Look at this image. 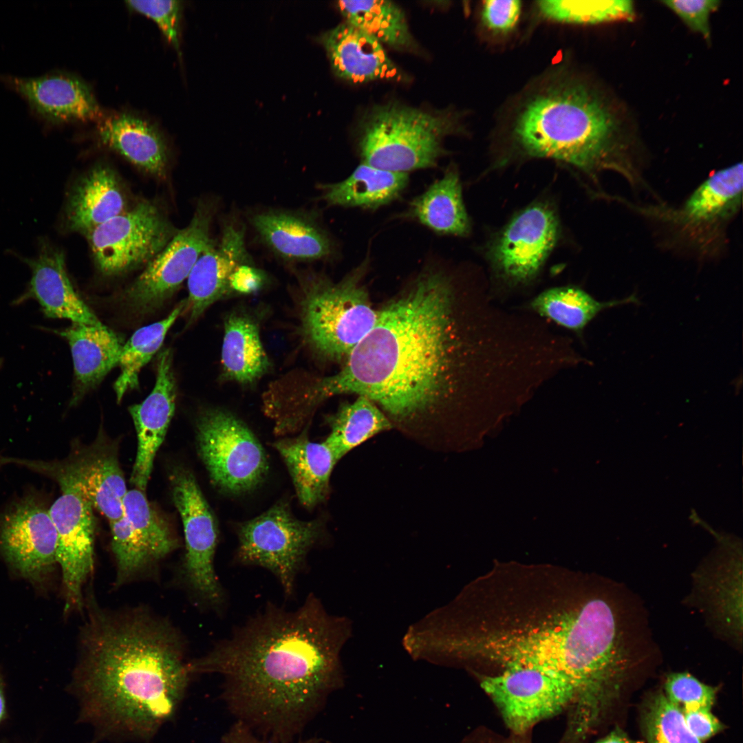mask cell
Wrapping results in <instances>:
<instances>
[{
	"label": "cell",
	"instance_id": "1",
	"mask_svg": "<svg viewBox=\"0 0 743 743\" xmlns=\"http://www.w3.org/2000/svg\"><path fill=\"white\" fill-rule=\"evenodd\" d=\"M531 363L520 319L465 296L446 270L428 268L378 310L341 368L313 389L322 400L365 396L403 420L486 393L524 391Z\"/></svg>",
	"mask_w": 743,
	"mask_h": 743
},
{
	"label": "cell",
	"instance_id": "2",
	"mask_svg": "<svg viewBox=\"0 0 743 743\" xmlns=\"http://www.w3.org/2000/svg\"><path fill=\"white\" fill-rule=\"evenodd\" d=\"M352 634L349 618L310 594L294 610L269 603L189 669L219 675L237 721L286 743L342 684L341 651Z\"/></svg>",
	"mask_w": 743,
	"mask_h": 743
},
{
	"label": "cell",
	"instance_id": "3",
	"mask_svg": "<svg viewBox=\"0 0 743 743\" xmlns=\"http://www.w3.org/2000/svg\"><path fill=\"white\" fill-rule=\"evenodd\" d=\"M436 651L442 662L482 658L564 679L575 690L577 718L590 724L610 711L653 656L643 612L618 584L554 623L484 634L448 632L438 638Z\"/></svg>",
	"mask_w": 743,
	"mask_h": 743
},
{
	"label": "cell",
	"instance_id": "4",
	"mask_svg": "<svg viewBox=\"0 0 743 743\" xmlns=\"http://www.w3.org/2000/svg\"><path fill=\"white\" fill-rule=\"evenodd\" d=\"M72 688L81 717L104 733L148 738L169 720L189 676L181 634L143 609L109 611L86 595Z\"/></svg>",
	"mask_w": 743,
	"mask_h": 743
},
{
	"label": "cell",
	"instance_id": "5",
	"mask_svg": "<svg viewBox=\"0 0 743 743\" xmlns=\"http://www.w3.org/2000/svg\"><path fill=\"white\" fill-rule=\"evenodd\" d=\"M512 138L527 156L563 162L592 175L612 170L633 184L639 181L616 111L578 79L559 78L528 98L514 120Z\"/></svg>",
	"mask_w": 743,
	"mask_h": 743
},
{
	"label": "cell",
	"instance_id": "6",
	"mask_svg": "<svg viewBox=\"0 0 743 743\" xmlns=\"http://www.w3.org/2000/svg\"><path fill=\"white\" fill-rule=\"evenodd\" d=\"M367 260L339 281L314 275L301 287L299 334L320 360L344 362L378 320V310L362 281Z\"/></svg>",
	"mask_w": 743,
	"mask_h": 743
},
{
	"label": "cell",
	"instance_id": "7",
	"mask_svg": "<svg viewBox=\"0 0 743 743\" xmlns=\"http://www.w3.org/2000/svg\"><path fill=\"white\" fill-rule=\"evenodd\" d=\"M460 127L452 112L431 113L396 102L374 106L359 126L362 162L406 173L433 167L444 153L443 138Z\"/></svg>",
	"mask_w": 743,
	"mask_h": 743
},
{
	"label": "cell",
	"instance_id": "8",
	"mask_svg": "<svg viewBox=\"0 0 743 743\" xmlns=\"http://www.w3.org/2000/svg\"><path fill=\"white\" fill-rule=\"evenodd\" d=\"M236 532L235 561L268 570L285 596L291 597L308 554L321 536L322 527L319 521L297 519L288 502L281 499L259 516L237 524Z\"/></svg>",
	"mask_w": 743,
	"mask_h": 743
},
{
	"label": "cell",
	"instance_id": "9",
	"mask_svg": "<svg viewBox=\"0 0 743 743\" xmlns=\"http://www.w3.org/2000/svg\"><path fill=\"white\" fill-rule=\"evenodd\" d=\"M197 451L213 484L229 494L245 493L265 479L268 462L252 430L231 412L208 408L196 422Z\"/></svg>",
	"mask_w": 743,
	"mask_h": 743
},
{
	"label": "cell",
	"instance_id": "10",
	"mask_svg": "<svg viewBox=\"0 0 743 743\" xmlns=\"http://www.w3.org/2000/svg\"><path fill=\"white\" fill-rule=\"evenodd\" d=\"M174 504L181 517L186 551L182 562L184 581L197 603L221 613L226 594L215 569L218 528L213 513L193 473L175 467L169 477Z\"/></svg>",
	"mask_w": 743,
	"mask_h": 743
},
{
	"label": "cell",
	"instance_id": "11",
	"mask_svg": "<svg viewBox=\"0 0 743 743\" xmlns=\"http://www.w3.org/2000/svg\"><path fill=\"white\" fill-rule=\"evenodd\" d=\"M176 232L157 204L142 200L85 236L99 271L116 276L149 263Z\"/></svg>",
	"mask_w": 743,
	"mask_h": 743
},
{
	"label": "cell",
	"instance_id": "12",
	"mask_svg": "<svg viewBox=\"0 0 743 743\" xmlns=\"http://www.w3.org/2000/svg\"><path fill=\"white\" fill-rule=\"evenodd\" d=\"M215 209L213 202H199L189 225L176 232L125 292L130 310L141 314L154 311L188 278L212 242L210 228Z\"/></svg>",
	"mask_w": 743,
	"mask_h": 743
},
{
	"label": "cell",
	"instance_id": "13",
	"mask_svg": "<svg viewBox=\"0 0 743 743\" xmlns=\"http://www.w3.org/2000/svg\"><path fill=\"white\" fill-rule=\"evenodd\" d=\"M41 474L54 480L61 489L49 513L57 531L56 558L62 571L65 610L83 611V588L94 570L93 507L71 479L51 471Z\"/></svg>",
	"mask_w": 743,
	"mask_h": 743
},
{
	"label": "cell",
	"instance_id": "14",
	"mask_svg": "<svg viewBox=\"0 0 743 743\" xmlns=\"http://www.w3.org/2000/svg\"><path fill=\"white\" fill-rule=\"evenodd\" d=\"M3 464H13L40 473L52 471L74 481L91 506L109 523L124 515L123 499L127 492L118 457L117 445L105 435H98L87 446H76L62 460L45 461L3 457Z\"/></svg>",
	"mask_w": 743,
	"mask_h": 743
},
{
	"label": "cell",
	"instance_id": "15",
	"mask_svg": "<svg viewBox=\"0 0 743 743\" xmlns=\"http://www.w3.org/2000/svg\"><path fill=\"white\" fill-rule=\"evenodd\" d=\"M481 686L493 700L508 726L516 733L561 711L576 693L568 682L541 669L511 667L484 677Z\"/></svg>",
	"mask_w": 743,
	"mask_h": 743
},
{
	"label": "cell",
	"instance_id": "16",
	"mask_svg": "<svg viewBox=\"0 0 743 743\" xmlns=\"http://www.w3.org/2000/svg\"><path fill=\"white\" fill-rule=\"evenodd\" d=\"M558 230L557 215L548 205L538 203L521 211L489 248L496 274L512 286L532 281L553 248Z\"/></svg>",
	"mask_w": 743,
	"mask_h": 743
},
{
	"label": "cell",
	"instance_id": "17",
	"mask_svg": "<svg viewBox=\"0 0 743 743\" xmlns=\"http://www.w3.org/2000/svg\"><path fill=\"white\" fill-rule=\"evenodd\" d=\"M58 536L49 509L25 495L0 514V550L21 575L38 581L57 563Z\"/></svg>",
	"mask_w": 743,
	"mask_h": 743
},
{
	"label": "cell",
	"instance_id": "18",
	"mask_svg": "<svg viewBox=\"0 0 743 743\" xmlns=\"http://www.w3.org/2000/svg\"><path fill=\"white\" fill-rule=\"evenodd\" d=\"M252 262L245 243V229L230 222L220 240L213 241L198 258L188 278L187 299L182 313L187 325L194 323L214 303L233 294L231 277L241 264Z\"/></svg>",
	"mask_w": 743,
	"mask_h": 743
},
{
	"label": "cell",
	"instance_id": "19",
	"mask_svg": "<svg viewBox=\"0 0 743 743\" xmlns=\"http://www.w3.org/2000/svg\"><path fill=\"white\" fill-rule=\"evenodd\" d=\"M176 385L170 349H164L157 361L156 378L149 395L129 407L138 446L130 482L144 492L156 453L162 444L175 409Z\"/></svg>",
	"mask_w": 743,
	"mask_h": 743
},
{
	"label": "cell",
	"instance_id": "20",
	"mask_svg": "<svg viewBox=\"0 0 743 743\" xmlns=\"http://www.w3.org/2000/svg\"><path fill=\"white\" fill-rule=\"evenodd\" d=\"M0 81L20 94L34 113L47 122L99 121L103 118L90 87L72 74L54 72L33 78L0 74Z\"/></svg>",
	"mask_w": 743,
	"mask_h": 743
},
{
	"label": "cell",
	"instance_id": "21",
	"mask_svg": "<svg viewBox=\"0 0 743 743\" xmlns=\"http://www.w3.org/2000/svg\"><path fill=\"white\" fill-rule=\"evenodd\" d=\"M742 162L718 170L702 182L682 206L667 213L697 244L704 245L739 211L742 200Z\"/></svg>",
	"mask_w": 743,
	"mask_h": 743
},
{
	"label": "cell",
	"instance_id": "22",
	"mask_svg": "<svg viewBox=\"0 0 743 743\" xmlns=\"http://www.w3.org/2000/svg\"><path fill=\"white\" fill-rule=\"evenodd\" d=\"M742 563L737 555L706 562L693 574L691 594L715 631L736 647L742 640Z\"/></svg>",
	"mask_w": 743,
	"mask_h": 743
},
{
	"label": "cell",
	"instance_id": "23",
	"mask_svg": "<svg viewBox=\"0 0 743 743\" xmlns=\"http://www.w3.org/2000/svg\"><path fill=\"white\" fill-rule=\"evenodd\" d=\"M32 276L23 298H33L49 318L68 319L72 323L103 324L74 290L67 273L63 252L43 239L33 258H25Z\"/></svg>",
	"mask_w": 743,
	"mask_h": 743
},
{
	"label": "cell",
	"instance_id": "24",
	"mask_svg": "<svg viewBox=\"0 0 743 743\" xmlns=\"http://www.w3.org/2000/svg\"><path fill=\"white\" fill-rule=\"evenodd\" d=\"M250 221L262 242L283 260L313 261L327 259L333 252L328 233L308 215L268 210L254 215Z\"/></svg>",
	"mask_w": 743,
	"mask_h": 743
},
{
	"label": "cell",
	"instance_id": "25",
	"mask_svg": "<svg viewBox=\"0 0 743 743\" xmlns=\"http://www.w3.org/2000/svg\"><path fill=\"white\" fill-rule=\"evenodd\" d=\"M319 40L339 78L364 83L398 76V69L383 45L347 22L323 33Z\"/></svg>",
	"mask_w": 743,
	"mask_h": 743
},
{
	"label": "cell",
	"instance_id": "26",
	"mask_svg": "<svg viewBox=\"0 0 743 743\" xmlns=\"http://www.w3.org/2000/svg\"><path fill=\"white\" fill-rule=\"evenodd\" d=\"M96 135L102 145L134 165L159 178L166 176L169 149L159 129L147 120L128 113L103 117Z\"/></svg>",
	"mask_w": 743,
	"mask_h": 743
},
{
	"label": "cell",
	"instance_id": "27",
	"mask_svg": "<svg viewBox=\"0 0 743 743\" xmlns=\"http://www.w3.org/2000/svg\"><path fill=\"white\" fill-rule=\"evenodd\" d=\"M57 333L67 340L71 350L74 386L70 405H75L118 365L124 343L104 325L72 323Z\"/></svg>",
	"mask_w": 743,
	"mask_h": 743
},
{
	"label": "cell",
	"instance_id": "28",
	"mask_svg": "<svg viewBox=\"0 0 743 743\" xmlns=\"http://www.w3.org/2000/svg\"><path fill=\"white\" fill-rule=\"evenodd\" d=\"M127 209L126 195L115 172L96 165L74 185L65 207L67 228L85 235Z\"/></svg>",
	"mask_w": 743,
	"mask_h": 743
},
{
	"label": "cell",
	"instance_id": "29",
	"mask_svg": "<svg viewBox=\"0 0 743 743\" xmlns=\"http://www.w3.org/2000/svg\"><path fill=\"white\" fill-rule=\"evenodd\" d=\"M272 446L286 465L301 504L311 509L324 502L338 462L330 447L324 442L311 441L308 427L298 435L280 438Z\"/></svg>",
	"mask_w": 743,
	"mask_h": 743
},
{
	"label": "cell",
	"instance_id": "30",
	"mask_svg": "<svg viewBox=\"0 0 743 743\" xmlns=\"http://www.w3.org/2000/svg\"><path fill=\"white\" fill-rule=\"evenodd\" d=\"M270 367L256 319L242 310L228 314L224 323L221 380L252 385Z\"/></svg>",
	"mask_w": 743,
	"mask_h": 743
},
{
	"label": "cell",
	"instance_id": "31",
	"mask_svg": "<svg viewBox=\"0 0 743 743\" xmlns=\"http://www.w3.org/2000/svg\"><path fill=\"white\" fill-rule=\"evenodd\" d=\"M407 215L438 234L467 236L471 224L456 168L449 166L440 179L414 198Z\"/></svg>",
	"mask_w": 743,
	"mask_h": 743
},
{
	"label": "cell",
	"instance_id": "32",
	"mask_svg": "<svg viewBox=\"0 0 743 743\" xmlns=\"http://www.w3.org/2000/svg\"><path fill=\"white\" fill-rule=\"evenodd\" d=\"M408 182L409 173L362 162L346 179L323 185L322 198L330 206L374 210L398 198Z\"/></svg>",
	"mask_w": 743,
	"mask_h": 743
},
{
	"label": "cell",
	"instance_id": "33",
	"mask_svg": "<svg viewBox=\"0 0 743 743\" xmlns=\"http://www.w3.org/2000/svg\"><path fill=\"white\" fill-rule=\"evenodd\" d=\"M638 303L635 294L621 300L599 301L576 286L549 288L529 303L528 309L566 329L581 334L601 311L623 304Z\"/></svg>",
	"mask_w": 743,
	"mask_h": 743
},
{
	"label": "cell",
	"instance_id": "34",
	"mask_svg": "<svg viewBox=\"0 0 743 743\" xmlns=\"http://www.w3.org/2000/svg\"><path fill=\"white\" fill-rule=\"evenodd\" d=\"M347 23L382 45L396 49L414 45L405 14L395 3L383 0L340 1L337 5Z\"/></svg>",
	"mask_w": 743,
	"mask_h": 743
},
{
	"label": "cell",
	"instance_id": "35",
	"mask_svg": "<svg viewBox=\"0 0 743 743\" xmlns=\"http://www.w3.org/2000/svg\"><path fill=\"white\" fill-rule=\"evenodd\" d=\"M330 433L323 441L338 461L351 450L391 427L380 408L368 398L358 396L342 405L329 418Z\"/></svg>",
	"mask_w": 743,
	"mask_h": 743
},
{
	"label": "cell",
	"instance_id": "36",
	"mask_svg": "<svg viewBox=\"0 0 743 743\" xmlns=\"http://www.w3.org/2000/svg\"><path fill=\"white\" fill-rule=\"evenodd\" d=\"M185 299L182 300L162 320L137 330L124 343L118 365L120 372L114 387L117 401L138 386L141 369L152 358L162 345L169 330L182 313Z\"/></svg>",
	"mask_w": 743,
	"mask_h": 743
},
{
	"label": "cell",
	"instance_id": "37",
	"mask_svg": "<svg viewBox=\"0 0 743 743\" xmlns=\"http://www.w3.org/2000/svg\"><path fill=\"white\" fill-rule=\"evenodd\" d=\"M124 515L153 563H158L178 547L169 524L147 500L144 491H127L123 499Z\"/></svg>",
	"mask_w": 743,
	"mask_h": 743
},
{
	"label": "cell",
	"instance_id": "38",
	"mask_svg": "<svg viewBox=\"0 0 743 743\" xmlns=\"http://www.w3.org/2000/svg\"><path fill=\"white\" fill-rule=\"evenodd\" d=\"M539 14L545 19L571 24H597L632 20L635 14L632 1H539Z\"/></svg>",
	"mask_w": 743,
	"mask_h": 743
},
{
	"label": "cell",
	"instance_id": "39",
	"mask_svg": "<svg viewBox=\"0 0 743 743\" xmlns=\"http://www.w3.org/2000/svg\"><path fill=\"white\" fill-rule=\"evenodd\" d=\"M641 724L647 743H702L687 727L682 710L667 698L663 690L645 700Z\"/></svg>",
	"mask_w": 743,
	"mask_h": 743
},
{
	"label": "cell",
	"instance_id": "40",
	"mask_svg": "<svg viewBox=\"0 0 743 743\" xmlns=\"http://www.w3.org/2000/svg\"><path fill=\"white\" fill-rule=\"evenodd\" d=\"M718 691V687L703 683L688 672H674L667 676L663 692L672 703L685 709H711Z\"/></svg>",
	"mask_w": 743,
	"mask_h": 743
},
{
	"label": "cell",
	"instance_id": "41",
	"mask_svg": "<svg viewBox=\"0 0 743 743\" xmlns=\"http://www.w3.org/2000/svg\"><path fill=\"white\" fill-rule=\"evenodd\" d=\"M127 6L153 20L180 56V27L182 3L175 0L128 1Z\"/></svg>",
	"mask_w": 743,
	"mask_h": 743
},
{
	"label": "cell",
	"instance_id": "42",
	"mask_svg": "<svg viewBox=\"0 0 743 743\" xmlns=\"http://www.w3.org/2000/svg\"><path fill=\"white\" fill-rule=\"evenodd\" d=\"M662 3L674 12L693 32L706 41L711 39L710 16L719 7L717 0H674Z\"/></svg>",
	"mask_w": 743,
	"mask_h": 743
},
{
	"label": "cell",
	"instance_id": "43",
	"mask_svg": "<svg viewBox=\"0 0 743 743\" xmlns=\"http://www.w3.org/2000/svg\"><path fill=\"white\" fill-rule=\"evenodd\" d=\"M521 7V2L517 0L485 1L482 8V23L495 33L510 32L518 22Z\"/></svg>",
	"mask_w": 743,
	"mask_h": 743
},
{
	"label": "cell",
	"instance_id": "44",
	"mask_svg": "<svg viewBox=\"0 0 743 743\" xmlns=\"http://www.w3.org/2000/svg\"><path fill=\"white\" fill-rule=\"evenodd\" d=\"M682 710L687 727L702 742L725 729V726L711 713L709 708L694 707Z\"/></svg>",
	"mask_w": 743,
	"mask_h": 743
},
{
	"label": "cell",
	"instance_id": "45",
	"mask_svg": "<svg viewBox=\"0 0 743 743\" xmlns=\"http://www.w3.org/2000/svg\"><path fill=\"white\" fill-rule=\"evenodd\" d=\"M266 274L252 262L240 265L233 273L230 288L233 294H248L257 292L264 285Z\"/></svg>",
	"mask_w": 743,
	"mask_h": 743
},
{
	"label": "cell",
	"instance_id": "46",
	"mask_svg": "<svg viewBox=\"0 0 743 743\" xmlns=\"http://www.w3.org/2000/svg\"><path fill=\"white\" fill-rule=\"evenodd\" d=\"M222 743H279L274 740L259 736L242 722L237 721L225 733ZM297 743H320L317 738L301 740Z\"/></svg>",
	"mask_w": 743,
	"mask_h": 743
},
{
	"label": "cell",
	"instance_id": "47",
	"mask_svg": "<svg viewBox=\"0 0 743 743\" xmlns=\"http://www.w3.org/2000/svg\"><path fill=\"white\" fill-rule=\"evenodd\" d=\"M596 743H633L619 729L616 728Z\"/></svg>",
	"mask_w": 743,
	"mask_h": 743
},
{
	"label": "cell",
	"instance_id": "48",
	"mask_svg": "<svg viewBox=\"0 0 743 743\" xmlns=\"http://www.w3.org/2000/svg\"><path fill=\"white\" fill-rule=\"evenodd\" d=\"M7 715L6 702L4 691V683L0 674V724L5 720Z\"/></svg>",
	"mask_w": 743,
	"mask_h": 743
}]
</instances>
